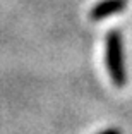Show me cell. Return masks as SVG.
Returning a JSON list of instances; mask_svg holds the SVG:
<instances>
[{
  "label": "cell",
  "mask_w": 132,
  "mask_h": 134,
  "mask_svg": "<svg viewBox=\"0 0 132 134\" xmlns=\"http://www.w3.org/2000/svg\"><path fill=\"white\" fill-rule=\"evenodd\" d=\"M105 65L108 71L110 81L117 88L127 84V67L124 59V45L118 29H110L105 38Z\"/></svg>",
  "instance_id": "obj_1"
},
{
  "label": "cell",
  "mask_w": 132,
  "mask_h": 134,
  "mask_svg": "<svg viewBox=\"0 0 132 134\" xmlns=\"http://www.w3.org/2000/svg\"><path fill=\"white\" fill-rule=\"evenodd\" d=\"M127 7V0H101L94 4L89 10V19L91 21H101L110 16L120 14Z\"/></svg>",
  "instance_id": "obj_2"
},
{
  "label": "cell",
  "mask_w": 132,
  "mask_h": 134,
  "mask_svg": "<svg viewBox=\"0 0 132 134\" xmlns=\"http://www.w3.org/2000/svg\"><path fill=\"white\" fill-rule=\"evenodd\" d=\"M96 134H122V132H120V129H117V127H108V129H103Z\"/></svg>",
  "instance_id": "obj_3"
}]
</instances>
